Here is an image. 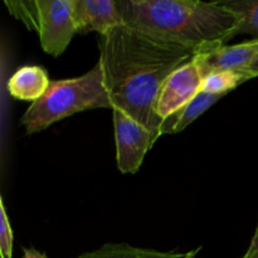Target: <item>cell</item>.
<instances>
[{
    "label": "cell",
    "instance_id": "cell-1",
    "mask_svg": "<svg viewBox=\"0 0 258 258\" xmlns=\"http://www.w3.org/2000/svg\"><path fill=\"white\" fill-rule=\"evenodd\" d=\"M98 48L97 63L112 110H121L160 138L163 120L156 113V102L161 87L176 68L198 53L127 25L101 35Z\"/></svg>",
    "mask_w": 258,
    "mask_h": 258
},
{
    "label": "cell",
    "instance_id": "cell-2",
    "mask_svg": "<svg viewBox=\"0 0 258 258\" xmlns=\"http://www.w3.org/2000/svg\"><path fill=\"white\" fill-rule=\"evenodd\" d=\"M125 25L204 53L233 39L241 17L219 2L117 0Z\"/></svg>",
    "mask_w": 258,
    "mask_h": 258
},
{
    "label": "cell",
    "instance_id": "cell-3",
    "mask_svg": "<svg viewBox=\"0 0 258 258\" xmlns=\"http://www.w3.org/2000/svg\"><path fill=\"white\" fill-rule=\"evenodd\" d=\"M95 108L112 110L98 63L80 77L50 81L44 95L27 108L20 125L27 135H33L75 113Z\"/></svg>",
    "mask_w": 258,
    "mask_h": 258
},
{
    "label": "cell",
    "instance_id": "cell-4",
    "mask_svg": "<svg viewBox=\"0 0 258 258\" xmlns=\"http://www.w3.org/2000/svg\"><path fill=\"white\" fill-rule=\"evenodd\" d=\"M40 45L47 54L59 57L78 34L75 0H37Z\"/></svg>",
    "mask_w": 258,
    "mask_h": 258
},
{
    "label": "cell",
    "instance_id": "cell-5",
    "mask_svg": "<svg viewBox=\"0 0 258 258\" xmlns=\"http://www.w3.org/2000/svg\"><path fill=\"white\" fill-rule=\"evenodd\" d=\"M111 111L115 127L117 168L122 174H135L159 138L121 110L113 108Z\"/></svg>",
    "mask_w": 258,
    "mask_h": 258
},
{
    "label": "cell",
    "instance_id": "cell-6",
    "mask_svg": "<svg viewBox=\"0 0 258 258\" xmlns=\"http://www.w3.org/2000/svg\"><path fill=\"white\" fill-rule=\"evenodd\" d=\"M204 82V75L197 60V55L176 68L164 82L156 102V113L161 120L188 105L199 92Z\"/></svg>",
    "mask_w": 258,
    "mask_h": 258
},
{
    "label": "cell",
    "instance_id": "cell-7",
    "mask_svg": "<svg viewBox=\"0 0 258 258\" xmlns=\"http://www.w3.org/2000/svg\"><path fill=\"white\" fill-rule=\"evenodd\" d=\"M258 57V39L233 45H222L209 52L197 54L204 78L214 72H249ZM252 73V72H251Z\"/></svg>",
    "mask_w": 258,
    "mask_h": 258
},
{
    "label": "cell",
    "instance_id": "cell-8",
    "mask_svg": "<svg viewBox=\"0 0 258 258\" xmlns=\"http://www.w3.org/2000/svg\"><path fill=\"white\" fill-rule=\"evenodd\" d=\"M75 19L78 34L96 32L101 37L125 25L117 0H75Z\"/></svg>",
    "mask_w": 258,
    "mask_h": 258
},
{
    "label": "cell",
    "instance_id": "cell-9",
    "mask_svg": "<svg viewBox=\"0 0 258 258\" xmlns=\"http://www.w3.org/2000/svg\"><path fill=\"white\" fill-rule=\"evenodd\" d=\"M50 85L47 71L39 66H23L8 81L10 96L25 102L39 100Z\"/></svg>",
    "mask_w": 258,
    "mask_h": 258
},
{
    "label": "cell",
    "instance_id": "cell-10",
    "mask_svg": "<svg viewBox=\"0 0 258 258\" xmlns=\"http://www.w3.org/2000/svg\"><path fill=\"white\" fill-rule=\"evenodd\" d=\"M224 96L226 95H216V93H208L203 92V91L199 92L188 105H185L178 112L163 121L161 135L178 134L184 131L191 122H194L199 116L203 115L208 108H211Z\"/></svg>",
    "mask_w": 258,
    "mask_h": 258
},
{
    "label": "cell",
    "instance_id": "cell-11",
    "mask_svg": "<svg viewBox=\"0 0 258 258\" xmlns=\"http://www.w3.org/2000/svg\"><path fill=\"white\" fill-rule=\"evenodd\" d=\"M194 249L186 252L180 251H158L151 248L134 247L131 244L106 243L95 251L86 252L77 258H190Z\"/></svg>",
    "mask_w": 258,
    "mask_h": 258
},
{
    "label": "cell",
    "instance_id": "cell-12",
    "mask_svg": "<svg viewBox=\"0 0 258 258\" xmlns=\"http://www.w3.org/2000/svg\"><path fill=\"white\" fill-rule=\"evenodd\" d=\"M219 4L233 10L241 17L233 38L248 34L258 39V0H219Z\"/></svg>",
    "mask_w": 258,
    "mask_h": 258
},
{
    "label": "cell",
    "instance_id": "cell-13",
    "mask_svg": "<svg viewBox=\"0 0 258 258\" xmlns=\"http://www.w3.org/2000/svg\"><path fill=\"white\" fill-rule=\"evenodd\" d=\"M256 78V76L251 72H234V71H226V72H214L206 76L204 78L202 91L216 95H227L232 90L238 87L242 83Z\"/></svg>",
    "mask_w": 258,
    "mask_h": 258
},
{
    "label": "cell",
    "instance_id": "cell-14",
    "mask_svg": "<svg viewBox=\"0 0 258 258\" xmlns=\"http://www.w3.org/2000/svg\"><path fill=\"white\" fill-rule=\"evenodd\" d=\"M10 14L23 23L32 32H37L38 10L37 0H20V2H5Z\"/></svg>",
    "mask_w": 258,
    "mask_h": 258
},
{
    "label": "cell",
    "instance_id": "cell-15",
    "mask_svg": "<svg viewBox=\"0 0 258 258\" xmlns=\"http://www.w3.org/2000/svg\"><path fill=\"white\" fill-rule=\"evenodd\" d=\"M13 244H14V234H13L12 224L7 214L4 199L0 198V257L13 258Z\"/></svg>",
    "mask_w": 258,
    "mask_h": 258
},
{
    "label": "cell",
    "instance_id": "cell-16",
    "mask_svg": "<svg viewBox=\"0 0 258 258\" xmlns=\"http://www.w3.org/2000/svg\"><path fill=\"white\" fill-rule=\"evenodd\" d=\"M242 258H258V226L253 237H252L251 244H249L248 249H247V252Z\"/></svg>",
    "mask_w": 258,
    "mask_h": 258
},
{
    "label": "cell",
    "instance_id": "cell-17",
    "mask_svg": "<svg viewBox=\"0 0 258 258\" xmlns=\"http://www.w3.org/2000/svg\"><path fill=\"white\" fill-rule=\"evenodd\" d=\"M23 258H48L47 254L39 252L38 249L29 247V248H23Z\"/></svg>",
    "mask_w": 258,
    "mask_h": 258
},
{
    "label": "cell",
    "instance_id": "cell-18",
    "mask_svg": "<svg viewBox=\"0 0 258 258\" xmlns=\"http://www.w3.org/2000/svg\"><path fill=\"white\" fill-rule=\"evenodd\" d=\"M249 72H252L254 76H256V77H258V57L256 58V60H254L253 66H252V67H251Z\"/></svg>",
    "mask_w": 258,
    "mask_h": 258
}]
</instances>
